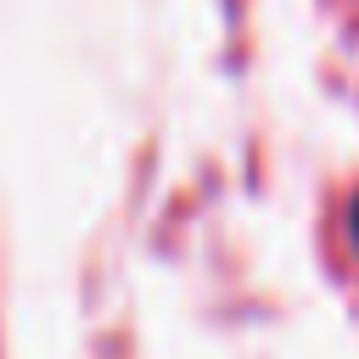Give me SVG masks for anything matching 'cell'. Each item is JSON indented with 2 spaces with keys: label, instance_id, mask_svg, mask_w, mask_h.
<instances>
[{
  "label": "cell",
  "instance_id": "6da1fadb",
  "mask_svg": "<svg viewBox=\"0 0 359 359\" xmlns=\"http://www.w3.org/2000/svg\"><path fill=\"white\" fill-rule=\"evenodd\" d=\"M353 241H359V202H353Z\"/></svg>",
  "mask_w": 359,
  "mask_h": 359
}]
</instances>
